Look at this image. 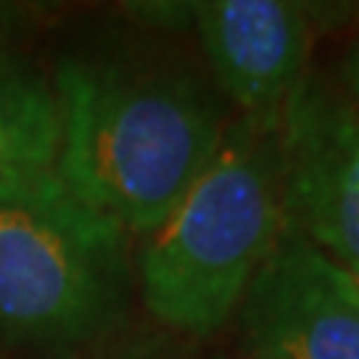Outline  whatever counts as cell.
I'll return each mask as SVG.
<instances>
[{
  "instance_id": "cell-1",
  "label": "cell",
  "mask_w": 359,
  "mask_h": 359,
  "mask_svg": "<svg viewBox=\"0 0 359 359\" xmlns=\"http://www.w3.org/2000/svg\"><path fill=\"white\" fill-rule=\"evenodd\" d=\"M57 177L126 237H147L216 153L228 102L183 51L114 42L54 66Z\"/></svg>"
},
{
  "instance_id": "cell-2",
  "label": "cell",
  "mask_w": 359,
  "mask_h": 359,
  "mask_svg": "<svg viewBox=\"0 0 359 359\" xmlns=\"http://www.w3.org/2000/svg\"><path fill=\"white\" fill-rule=\"evenodd\" d=\"M285 228L278 120L240 114L180 204L144 237V306L174 332L212 335L240 309Z\"/></svg>"
},
{
  "instance_id": "cell-3",
  "label": "cell",
  "mask_w": 359,
  "mask_h": 359,
  "mask_svg": "<svg viewBox=\"0 0 359 359\" xmlns=\"http://www.w3.org/2000/svg\"><path fill=\"white\" fill-rule=\"evenodd\" d=\"M126 243L60 177L0 189V339L75 351L120 318Z\"/></svg>"
},
{
  "instance_id": "cell-4",
  "label": "cell",
  "mask_w": 359,
  "mask_h": 359,
  "mask_svg": "<svg viewBox=\"0 0 359 359\" xmlns=\"http://www.w3.org/2000/svg\"><path fill=\"white\" fill-rule=\"evenodd\" d=\"M287 228L359 282V108L318 72L278 114Z\"/></svg>"
},
{
  "instance_id": "cell-5",
  "label": "cell",
  "mask_w": 359,
  "mask_h": 359,
  "mask_svg": "<svg viewBox=\"0 0 359 359\" xmlns=\"http://www.w3.org/2000/svg\"><path fill=\"white\" fill-rule=\"evenodd\" d=\"M240 320L252 359H359L353 278L290 228L252 278Z\"/></svg>"
},
{
  "instance_id": "cell-6",
  "label": "cell",
  "mask_w": 359,
  "mask_h": 359,
  "mask_svg": "<svg viewBox=\"0 0 359 359\" xmlns=\"http://www.w3.org/2000/svg\"><path fill=\"white\" fill-rule=\"evenodd\" d=\"M189 27L204 69L228 105L245 117L278 120L287 96L309 72L311 13L290 0H201L189 4Z\"/></svg>"
},
{
  "instance_id": "cell-7",
  "label": "cell",
  "mask_w": 359,
  "mask_h": 359,
  "mask_svg": "<svg viewBox=\"0 0 359 359\" xmlns=\"http://www.w3.org/2000/svg\"><path fill=\"white\" fill-rule=\"evenodd\" d=\"M60 102L51 75L0 51V189L57 177Z\"/></svg>"
},
{
  "instance_id": "cell-8",
  "label": "cell",
  "mask_w": 359,
  "mask_h": 359,
  "mask_svg": "<svg viewBox=\"0 0 359 359\" xmlns=\"http://www.w3.org/2000/svg\"><path fill=\"white\" fill-rule=\"evenodd\" d=\"M45 15H48V6L0 0V51H6L21 33L33 30Z\"/></svg>"
},
{
  "instance_id": "cell-9",
  "label": "cell",
  "mask_w": 359,
  "mask_h": 359,
  "mask_svg": "<svg viewBox=\"0 0 359 359\" xmlns=\"http://www.w3.org/2000/svg\"><path fill=\"white\" fill-rule=\"evenodd\" d=\"M339 87L344 90V96L359 108V33L347 45L344 57H341V69H339Z\"/></svg>"
},
{
  "instance_id": "cell-10",
  "label": "cell",
  "mask_w": 359,
  "mask_h": 359,
  "mask_svg": "<svg viewBox=\"0 0 359 359\" xmlns=\"http://www.w3.org/2000/svg\"><path fill=\"white\" fill-rule=\"evenodd\" d=\"M353 294H356V299H359V282H356V278H353Z\"/></svg>"
}]
</instances>
